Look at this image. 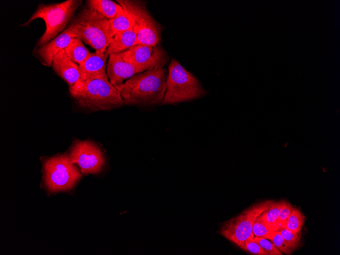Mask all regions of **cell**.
Listing matches in <instances>:
<instances>
[{"label": "cell", "mask_w": 340, "mask_h": 255, "mask_svg": "<svg viewBox=\"0 0 340 255\" xmlns=\"http://www.w3.org/2000/svg\"><path fill=\"white\" fill-rule=\"evenodd\" d=\"M167 73L165 68L154 67L134 75L116 88L126 104H159L165 94Z\"/></svg>", "instance_id": "cell-1"}, {"label": "cell", "mask_w": 340, "mask_h": 255, "mask_svg": "<svg viewBox=\"0 0 340 255\" xmlns=\"http://www.w3.org/2000/svg\"><path fill=\"white\" fill-rule=\"evenodd\" d=\"M69 93L78 107L91 111L110 110L126 104L116 87L102 79L80 80L69 87Z\"/></svg>", "instance_id": "cell-2"}, {"label": "cell", "mask_w": 340, "mask_h": 255, "mask_svg": "<svg viewBox=\"0 0 340 255\" xmlns=\"http://www.w3.org/2000/svg\"><path fill=\"white\" fill-rule=\"evenodd\" d=\"M75 38L93 48L98 54L104 53L114 36L109 19L88 8H83L68 25Z\"/></svg>", "instance_id": "cell-3"}, {"label": "cell", "mask_w": 340, "mask_h": 255, "mask_svg": "<svg viewBox=\"0 0 340 255\" xmlns=\"http://www.w3.org/2000/svg\"><path fill=\"white\" fill-rule=\"evenodd\" d=\"M80 0H67L61 3L45 4L40 3L36 11L22 26H27L34 20L42 19L46 29L37 41L35 48L48 43L69 25L77 10L82 4Z\"/></svg>", "instance_id": "cell-4"}, {"label": "cell", "mask_w": 340, "mask_h": 255, "mask_svg": "<svg viewBox=\"0 0 340 255\" xmlns=\"http://www.w3.org/2000/svg\"><path fill=\"white\" fill-rule=\"evenodd\" d=\"M200 81L178 61L172 59L168 68L166 90L162 105L188 101L205 96Z\"/></svg>", "instance_id": "cell-5"}, {"label": "cell", "mask_w": 340, "mask_h": 255, "mask_svg": "<svg viewBox=\"0 0 340 255\" xmlns=\"http://www.w3.org/2000/svg\"><path fill=\"white\" fill-rule=\"evenodd\" d=\"M43 173L44 184L52 192L71 189L82 176L66 153L43 160Z\"/></svg>", "instance_id": "cell-6"}, {"label": "cell", "mask_w": 340, "mask_h": 255, "mask_svg": "<svg viewBox=\"0 0 340 255\" xmlns=\"http://www.w3.org/2000/svg\"><path fill=\"white\" fill-rule=\"evenodd\" d=\"M117 2L133 19V30L136 36V45H158L161 39V27L148 12L146 3L136 0Z\"/></svg>", "instance_id": "cell-7"}, {"label": "cell", "mask_w": 340, "mask_h": 255, "mask_svg": "<svg viewBox=\"0 0 340 255\" xmlns=\"http://www.w3.org/2000/svg\"><path fill=\"white\" fill-rule=\"evenodd\" d=\"M273 202L266 201L250 206L226 221L220 228V234L241 248L247 240L254 238L252 226L256 220Z\"/></svg>", "instance_id": "cell-8"}, {"label": "cell", "mask_w": 340, "mask_h": 255, "mask_svg": "<svg viewBox=\"0 0 340 255\" xmlns=\"http://www.w3.org/2000/svg\"><path fill=\"white\" fill-rule=\"evenodd\" d=\"M68 156L82 174L100 173L105 163L104 155L100 148L89 140L76 139L70 147Z\"/></svg>", "instance_id": "cell-9"}, {"label": "cell", "mask_w": 340, "mask_h": 255, "mask_svg": "<svg viewBox=\"0 0 340 255\" xmlns=\"http://www.w3.org/2000/svg\"><path fill=\"white\" fill-rule=\"evenodd\" d=\"M119 54L125 61L135 65L144 71L154 67H163L169 59L166 52L159 45L137 44Z\"/></svg>", "instance_id": "cell-10"}, {"label": "cell", "mask_w": 340, "mask_h": 255, "mask_svg": "<svg viewBox=\"0 0 340 255\" xmlns=\"http://www.w3.org/2000/svg\"><path fill=\"white\" fill-rule=\"evenodd\" d=\"M106 67L109 81L115 87L123 83L124 80L144 72L135 65L125 61L119 53L109 56Z\"/></svg>", "instance_id": "cell-11"}, {"label": "cell", "mask_w": 340, "mask_h": 255, "mask_svg": "<svg viewBox=\"0 0 340 255\" xmlns=\"http://www.w3.org/2000/svg\"><path fill=\"white\" fill-rule=\"evenodd\" d=\"M75 38L71 29L68 26L62 33L44 45L34 49L36 56L44 66L50 67L54 56L65 49L70 41Z\"/></svg>", "instance_id": "cell-12"}, {"label": "cell", "mask_w": 340, "mask_h": 255, "mask_svg": "<svg viewBox=\"0 0 340 255\" xmlns=\"http://www.w3.org/2000/svg\"><path fill=\"white\" fill-rule=\"evenodd\" d=\"M109 57L107 54H98L96 51L91 53L80 65L79 68L82 81L90 79H102L109 80L106 69V60Z\"/></svg>", "instance_id": "cell-13"}, {"label": "cell", "mask_w": 340, "mask_h": 255, "mask_svg": "<svg viewBox=\"0 0 340 255\" xmlns=\"http://www.w3.org/2000/svg\"><path fill=\"white\" fill-rule=\"evenodd\" d=\"M51 66L54 72L67 83L69 87L81 80L79 65L69 58L65 49L54 56Z\"/></svg>", "instance_id": "cell-14"}, {"label": "cell", "mask_w": 340, "mask_h": 255, "mask_svg": "<svg viewBox=\"0 0 340 255\" xmlns=\"http://www.w3.org/2000/svg\"><path fill=\"white\" fill-rule=\"evenodd\" d=\"M136 45V36L133 29L121 32L116 34L105 53L109 56L126 51Z\"/></svg>", "instance_id": "cell-15"}, {"label": "cell", "mask_w": 340, "mask_h": 255, "mask_svg": "<svg viewBox=\"0 0 340 255\" xmlns=\"http://www.w3.org/2000/svg\"><path fill=\"white\" fill-rule=\"evenodd\" d=\"M87 7L111 19L124 14L123 8L119 4L110 0H88Z\"/></svg>", "instance_id": "cell-16"}, {"label": "cell", "mask_w": 340, "mask_h": 255, "mask_svg": "<svg viewBox=\"0 0 340 255\" xmlns=\"http://www.w3.org/2000/svg\"><path fill=\"white\" fill-rule=\"evenodd\" d=\"M65 50L69 58L78 65L82 64L91 53L84 46L81 40L76 38L70 41Z\"/></svg>", "instance_id": "cell-17"}, {"label": "cell", "mask_w": 340, "mask_h": 255, "mask_svg": "<svg viewBox=\"0 0 340 255\" xmlns=\"http://www.w3.org/2000/svg\"><path fill=\"white\" fill-rule=\"evenodd\" d=\"M109 22L110 31L114 37L117 33L133 29L134 26L133 19L125 11L124 14L109 19Z\"/></svg>", "instance_id": "cell-18"}, {"label": "cell", "mask_w": 340, "mask_h": 255, "mask_svg": "<svg viewBox=\"0 0 340 255\" xmlns=\"http://www.w3.org/2000/svg\"><path fill=\"white\" fill-rule=\"evenodd\" d=\"M284 201L273 202L263 213V218L272 231H278L277 221Z\"/></svg>", "instance_id": "cell-19"}, {"label": "cell", "mask_w": 340, "mask_h": 255, "mask_svg": "<svg viewBox=\"0 0 340 255\" xmlns=\"http://www.w3.org/2000/svg\"><path fill=\"white\" fill-rule=\"evenodd\" d=\"M305 217L297 208L294 207L283 228L295 233L301 232Z\"/></svg>", "instance_id": "cell-20"}, {"label": "cell", "mask_w": 340, "mask_h": 255, "mask_svg": "<svg viewBox=\"0 0 340 255\" xmlns=\"http://www.w3.org/2000/svg\"><path fill=\"white\" fill-rule=\"evenodd\" d=\"M266 238L270 240L276 248L282 253L290 254L293 252V251L290 248L278 231L271 232Z\"/></svg>", "instance_id": "cell-21"}, {"label": "cell", "mask_w": 340, "mask_h": 255, "mask_svg": "<svg viewBox=\"0 0 340 255\" xmlns=\"http://www.w3.org/2000/svg\"><path fill=\"white\" fill-rule=\"evenodd\" d=\"M278 231L293 251L300 245L301 232L295 233L284 228L279 229Z\"/></svg>", "instance_id": "cell-22"}, {"label": "cell", "mask_w": 340, "mask_h": 255, "mask_svg": "<svg viewBox=\"0 0 340 255\" xmlns=\"http://www.w3.org/2000/svg\"><path fill=\"white\" fill-rule=\"evenodd\" d=\"M271 232L272 231L266 224L261 214L257 218L252 226L254 236L266 238Z\"/></svg>", "instance_id": "cell-23"}, {"label": "cell", "mask_w": 340, "mask_h": 255, "mask_svg": "<svg viewBox=\"0 0 340 255\" xmlns=\"http://www.w3.org/2000/svg\"><path fill=\"white\" fill-rule=\"evenodd\" d=\"M254 240L260 245L263 248L266 255H282L280 251H279L274 244L268 239L264 237H254Z\"/></svg>", "instance_id": "cell-24"}, {"label": "cell", "mask_w": 340, "mask_h": 255, "mask_svg": "<svg viewBox=\"0 0 340 255\" xmlns=\"http://www.w3.org/2000/svg\"><path fill=\"white\" fill-rule=\"evenodd\" d=\"M293 208L294 207L289 203L285 201H283L282 206L277 221V227L278 230L284 227Z\"/></svg>", "instance_id": "cell-25"}, {"label": "cell", "mask_w": 340, "mask_h": 255, "mask_svg": "<svg viewBox=\"0 0 340 255\" xmlns=\"http://www.w3.org/2000/svg\"><path fill=\"white\" fill-rule=\"evenodd\" d=\"M241 249L252 254L266 255L263 248L253 238L247 240Z\"/></svg>", "instance_id": "cell-26"}]
</instances>
